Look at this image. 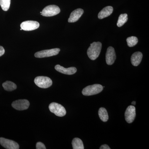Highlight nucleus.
Returning <instances> with one entry per match:
<instances>
[{"label":"nucleus","mask_w":149,"mask_h":149,"mask_svg":"<svg viewBox=\"0 0 149 149\" xmlns=\"http://www.w3.org/2000/svg\"><path fill=\"white\" fill-rule=\"evenodd\" d=\"M0 144L6 149H19V146L16 142L3 138H0Z\"/></svg>","instance_id":"10"},{"label":"nucleus","mask_w":149,"mask_h":149,"mask_svg":"<svg viewBox=\"0 0 149 149\" xmlns=\"http://www.w3.org/2000/svg\"><path fill=\"white\" fill-rule=\"evenodd\" d=\"M72 148L73 149H84L83 141L79 138H74L72 142Z\"/></svg>","instance_id":"16"},{"label":"nucleus","mask_w":149,"mask_h":149,"mask_svg":"<svg viewBox=\"0 0 149 149\" xmlns=\"http://www.w3.org/2000/svg\"><path fill=\"white\" fill-rule=\"evenodd\" d=\"M40 27V23L37 21L28 20L23 22L20 24V27L24 31H32L38 29Z\"/></svg>","instance_id":"7"},{"label":"nucleus","mask_w":149,"mask_h":149,"mask_svg":"<svg viewBox=\"0 0 149 149\" xmlns=\"http://www.w3.org/2000/svg\"><path fill=\"white\" fill-rule=\"evenodd\" d=\"M132 104L134 105H136V102L135 101H133L132 102Z\"/></svg>","instance_id":"25"},{"label":"nucleus","mask_w":149,"mask_h":149,"mask_svg":"<svg viewBox=\"0 0 149 149\" xmlns=\"http://www.w3.org/2000/svg\"><path fill=\"white\" fill-rule=\"evenodd\" d=\"M49 108L51 112L59 117H63L66 114V111L64 107L57 103H52L49 105Z\"/></svg>","instance_id":"3"},{"label":"nucleus","mask_w":149,"mask_h":149,"mask_svg":"<svg viewBox=\"0 0 149 149\" xmlns=\"http://www.w3.org/2000/svg\"><path fill=\"white\" fill-rule=\"evenodd\" d=\"M60 9L58 6L52 5L47 6L43 10L41 15L45 17H52L60 13Z\"/></svg>","instance_id":"5"},{"label":"nucleus","mask_w":149,"mask_h":149,"mask_svg":"<svg viewBox=\"0 0 149 149\" xmlns=\"http://www.w3.org/2000/svg\"><path fill=\"white\" fill-rule=\"evenodd\" d=\"M29 102L27 100H19L14 101L12 106L15 109L19 111L27 109L29 106Z\"/></svg>","instance_id":"8"},{"label":"nucleus","mask_w":149,"mask_h":149,"mask_svg":"<svg viewBox=\"0 0 149 149\" xmlns=\"http://www.w3.org/2000/svg\"><path fill=\"white\" fill-rule=\"evenodd\" d=\"M60 51V49L58 48L51 49L45 50L37 52L35 54V57L38 58L48 57L58 54Z\"/></svg>","instance_id":"6"},{"label":"nucleus","mask_w":149,"mask_h":149,"mask_svg":"<svg viewBox=\"0 0 149 149\" xmlns=\"http://www.w3.org/2000/svg\"><path fill=\"white\" fill-rule=\"evenodd\" d=\"M5 52V51L3 47L2 46H0V57L1 56L4 54Z\"/></svg>","instance_id":"23"},{"label":"nucleus","mask_w":149,"mask_h":149,"mask_svg":"<svg viewBox=\"0 0 149 149\" xmlns=\"http://www.w3.org/2000/svg\"><path fill=\"white\" fill-rule=\"evenodd\" d=\"M36 149H46L45 145L42 142H38L36 144Z\"/></svg>","instance_id":"22"},{"label":"nucleus","mask_w":149,"mask_h":149,"mask_svg":"<svg viewBox=\"0 0 149 149\" xmlns=\"http://www.w3.org/2000/svg\"><path fill=\"white\" fill-rule=\"evenodd\" d=\"M55 69L58 72L63 73V74L71 75L77 72V69L75 67L68 68H65L59 65H57L55 66Z\"/></svg>","instance_id":"12"},{"label":"nucleus","mask_w":149,"mask_h":149,"mask_svg":"<svg viewBox=\"0 0 149 149\" xmlns=\"http://www.w3.org/2000/svg\"><path fill=\"white\" fill-rule=\"evenodd\" d=\"M113 12V8L111 6H108L104 8L100 12L98 17L100 19H102L109 16Z\"/></svg>","instance_id":"14"},{"label":"nucleus","mask_w":149,"mask_h":149,"mask_svg":"<svg viewBox=\"0 0 149 149\" xmlns=\"http://www.w3.org/2000/svg\"><path fill=\"white\" fill-rule=\"evenodd\" d=\"M103 87L100 84H94L85 87L82 91V94L85 96H91L97 95L103 90Z\"/></svg>","instance_id":"2"},{"label":"nucleus","mask_w":149,"mask_h":149,"mask_svg":"<svg viewBox=\"0 0 149 149\" xmlns=\"http://www.w3.org/2000/svg\"><path fill=\"white\" fill-rule=\"evenodd\" d=\"M126 42L128 47H132L137 45V43H138V39L137 37L132 36V37H128L126 39Z\"/></svg>","instance_id":"20"},{"label":"nucleus","mask_w":149,"mask_h":149,"mask_svg":"<svg viewBox=\"0 0 149 149\" xmlns=\"http://www.w3.org/2000/svg\"><path fill=\"white\" fill-rule=\"evenodd\" d=\"M100 149H110V148H109V146L108 145H106V144H104V145H102L100 147Z\"/></svg>","instance_id":"24"},{"label":"nucleus","mask_w":149,"mask_h":149,"mask_svg":"<svg viewBox=\"0 0 149 149\" xmlns=\"http://www.w3.org/2000/svg\"><path fill=\"white\" fill-rule=\"evenodd\" d=\"M35 84L39 88H47L52 85V81L49 77L46 76H38L34 80Z\"/></svg>","instance_id":"4"},{"label":"nucleus","mask_w":149,"mask_h":149,"mask_svg":"<svg viewBox=\"0 0 149 149\" xmlns=\"http://www.w3.org/2000/svg\"><path fill=\"white\" fill-rule=\"evenodd\" d=\"M128 15L127 14H120L118 17V20L117 25L118 27H122L125 23L128 21Z\"/></svg>","instance_id":"19"},{"label":"nucleus","mask_w":149,"mask_h":149,"mask_svg":"<svg viewBox=\"0 0 149 149\" xmlns=\"http://www.w3.org/2000/svg\"><path fill=\"white\" fill-rule=\"evenodd\" d=\"M116 59V55L114 48L112 47H109L107 49L106 54V61L107 64L109 65H111L114 63Z\"/></svg>","instance_id":"11"},{"label":"nucleus","mask_w":149,"mask_h":149,"mask_svg":"<svg viewBox=\"0 0 149 149\" xmlns=\"http://www.w3.org/2000/svg\"><path fill=\"white\" fill-rule=\"evenodd\" d=\"M136 116V108L133 106H129L125 113V119L128 123H132Z\"/></svg>","instance_id":"9"},{"label":"nucleus","mask_w":149,"mask_h":149,"mask_svg":"<svg viewBox=\"0 0 149 149\" xmlns=\"http://www.w3.org/2000/svg\"><path fill=\"white\" fill-rule=\"evenodd\" d=\"M10 0H0V5L3 10L8 11L9 9Z\"/></svg>","instance_id":"21"},{"label":"nucleus","mask_w":149,"mask_h":149,"mask_svg":"<svg viewBox=\"0 0 149 149\" xmlns=\"http://www.w3.org/2000/svg\"><path fill=\"white\" fill-rule=\"evenodd\" d=\"M143 58V54L141 52H138L133 54L131 57V62L134 66H137L140 64Z\"/></svg>","instance_id":"15"},{"label":"nucleus","mask_w":149,"mask_h":149,"mask_svg":"<svg viewBox=\"0 0 149 149\" xmlns=\"http://www.w3.org/2000/svg\"><path fill=\"white\" fill-rule=\"evenodd\" d=\"M99 116L100 118L103 122H107L109 119V116L107 110L104 108L101 107L99 110Z\"/></svg>","instance_id":"18"},{"label":"nucleus","mask_w":149,"mask_h":149,"mask_svg":"<svg viewBox=\"0 0 149 149\" xmlns=\"http://www.w3.org/2000/svg\"><path fill=\"white\" fill-rule=\"evenodd\" d=\"M2 86L4 89L7 91H12L17 89V86L15 84L11 81H6L3 83Z\"/></svg>","instance_id":"17"},{"label":"nucleus","mask_w":149,"mask_h":149,"mask_svg":"<svg viewBox=\"0 0 149 149\" xmlns=\"http://www.w3.org/2000/svg\"><path fill=\"white\" fill-rule=\"evenodd\" d=\"M102 44L100 42H94L87 51V54L92 60H95L98 57L101 51Z\"/></svg>","instance_id":"1"},{"label":"nucleus","mask_w":149,"mask_h":149,"mask_svg":"<svg viewBox=\"0 0 149 149\" xmlns=\"http://www.w3.org/2000/svg\"><path fill=\"white\" fill-rule=\"evenodd\" d=\"M84 13V10L81 8H78L75 10L71 13L70 16L68 19L70 23L76 22L81 17Z\"/></svg>","instance_id":"13"}]
</instances>
